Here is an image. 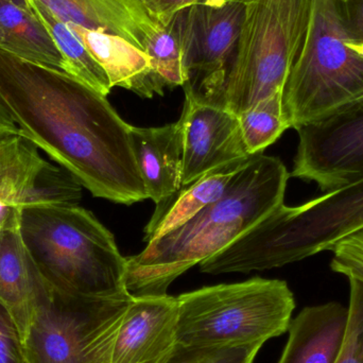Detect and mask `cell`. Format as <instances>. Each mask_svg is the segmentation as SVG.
<instances>
[{
  "mask_svg": "<svg viewBox=\"0 0 363 363\" xmlns=\"http://www.w3.org/2000/svg\"><path fill=\"white\" fill-rule=\"evenodd\" d=\"M33 14L42 21L65 60L67 74L91 89L108 96L113 89L106 70L94 59L78 36L63 21L36 0H28Z\"/></svg>",
  "mask_w": 363,
  "mask_h": 363,
  "instance_id": "44dd1931",
  "label": "cell"
},
{
  "mask_svg": "<svg viewBox=\"0 0 363 363\" xmlns=\"http://www.w3.org/2000/svg\"><path fill=\"white\" fill-rule=\"evenodd\" d=\"M179 345H264L288 332L296 300L286 281L254 277L177 296Z\"/></svg>",
  "mask_w": 363,
  "mask_h": 363,
  "instance_id": "5b68a950",
  "label": "cell"
},
{
  "mask_svg": "<svg viewBox=\"0 0 363 363\" xmlns=\"http://www.w3.org/2000/svg\"><path fill=\"white\" fill-rule=\"evenodd\" d=\"M178 298L133 296L119 328L111 363H166L178 345Z\"/></svg>",
  "mask_w": 363,
  "mask_h": 363,
  "instance_id": "4fadbf2b",
  "label": "cell"
},
{
  "mask_svg": "<svg viewBox=\"0 0 363 363\" xmlns=\"http://www.w3.org/2000/svg\"><path fill=\"white\" fill-rule=\"evenodd\" d=\"M262 345L186 347L177 345L166 363H253Z\"/></svg>",
  "mask_w": 363,
  "mask_h": 363,
  "instance_id": "cb8c5ba5",
  "label": "cell"
},
{
  "mask_svg": "<svg viewBox=\"0 0 363 363\" xmlns=\"http://www.w3.org/2000/svg\"><path fill=\"white\" fill-rule=\"evenodd\" d=\"M67 26L106 70L113 87L129 89L143 98L163 95L164 89L155 79L150 57L145 51L121 36Z\"/></svg>",
  "mask_w": 363,
  "mask_h": 363,
  "instance_id": "ac0fdd59",
  "label": "cell"
},
{
  "mask_svg": "<svg viewBox=\"0 0 363 363\" xmlns=\"http://www.w3.org/2000/svg\"><path fill=\"white\" fill-rule=\"evenodd\" d=\"M349 306L338 302L308 306L290 322L279 363H337L347 341Z\"/></svg>",
  "mask_w": 363,
  "mask_h": 363,
  "instance_id": "2e32d148",
  "label": "cell"
},
{
  "mask_svg": "<svg viewBox=\"0 0 363 363\" xmlns=\"http://www.w3.org/2000/svg\"><path fill=\"white\" fill-rule=\"evenodd\" d=\"M0 104L21 136L96 198L125 205L148 199L132 125L106 96L66 72L0 51Z\"/></svg>",
  "mask_w": 363,
  "mask_h": 363,
  "instance_id": "6da1fadb",
  "label": "cell"
},
{
  "mask_svg": "<svg viewBox=\"0 0 363 363\" xmlns=\"http://www.w3.org/2000/svg\"><path fill=\"white\" fill-rule=\"evenodd\" d=\"M201 0H138L157 28L163 27L172 17L183 9Z\"/></svg>",
  "mask_w": 363,
  "mask_h": 363,
  "instance_id": "83f0119b",
  "label": "cell"
},
{
  "mask_svg": "<svg viewBox=\"0 0 363 363\" xmlns=\"http://www.w3.org/2000/svg\"><path fill=\"white\" fill-rule=\"evenodd\" d=\"M49 289L23 242L21 228L0 230V305L14 320L23 341L36 307Z\"/></svg>",
  "mask_w": 363,
  "mask_h": 363,
  "instance_id": "9a60e30c",
  "label": "cell"
},
{
  "mask_svg": "<svg viewBox=\"0 0 363 363\" xmlns=\"http://www.w3.org/2000/svg\"><path fill=\"white\" fill-rule=\"evenodd\" d=\"M66 25L121 36L146 52L159 31L138 0H36Z\"/></svg>",
  "mask_w": 363,
  "mask_h": 363,
  "instance_id": "5bb4252c",
  "label": "cell"
},
{
  "mask_svg": "<svg viewBox=\"0 0 363 363\" xmlns=\"http://www.w3.org/2000/svg\"><path fill=\"white\" fill-rule=\"evenodd\" d=\"M0 363H29L25 343L10 313L0 305Z\"/></svg>",
  "mask_w": 363,
  "mask_h": 363,
  "instance_id": "484cf974",
  "label": "cell"
},
{
  "mask_svg": "<svg viewBox=\"0 0 363 363\" xmlns=\"http://www.w3.org/2000/svg\"><path fill=\"white\" fill-rule=\"evenodd\" d=\"M132 298H83L50 287L38 303L23 341L28 362L111 363Z\"/></svg>",
  "mask_w": 363,
  "mask_h": 363,
  "instance_id": "ba28073f",
  "label": "cell"
},
{
  "mask_svg": "<svg viewBox=\"0 0 363 363\" xmlns=\"http://www.w3.org/2000/svg\"><path fill=\"white\" fill-rule=\"evenodd\" d=\"M9 1L13 2V4H17L21 8L26 9V10L31 11L28 0H9Z\"/></svg>",
  "mask_w": 363,
  "mask_h": 363,
  "instance_id": "1f68e13d",
  "label": "cell"
},
{
  "mask_svg": "<svg viewBox=\"0 0 363 363\" xmlns=\"http://www.w3.org/2000/svg\"><path fill=\"white\" fill-rule=\"evenodd\" d=\"M131 146L147 196L159 205L182 187L180 123L157 128L132 125Z\"/></svg>",
  "mask_w": 363,
  "mask_h": 363,
  "instance_id": "e0dca14e",
  "label": "cell"
},
{
  "mask_svg": "<svg viewBox=\"0 0 363 363\" xmlns=\"http://www.w3.org/2000/svg\"><path fill=\"white\" fill-rule=\"evenodd\" d=\"M0 51L67 74L65 60L33 12L0 0Z\"/></svg>",
  "mask_w": 363,
  "mask_h": 363,
  "instance_id": "ffe728a7",
  "label": "cell"
},
{
  "mask_svg": "<svg viewBox=\"0 0 363 363\" xmlns=\"http://www.w3.org/2000/svg\"><path fill=\"white\" fill-rule=\"evenodd\" d=\"M311 6V0L245 4L240 35L225 72L204 93H194L238 116L283 91L304 40Z\"/></svg>",
  "mask_w": 363,
  "mask_h": 363,
  "instance_id": "277c9868",
  "label": "cell"
},
{
  "mask_svg": "<svg viewBox=\"0 0 363 363\" xmlns=\"http://www.w3.org/2000/svg\"><path fill=\"white\" fill-rule=\"evenodd\" d=\"M289 178L281 160L253 155L219 200L127 258L128 292L132 296L167 294L169 286L186 271L223 251L285 203Z\"/></svg>",
  "mask_w": 363,
  "mask_h": 363,
  "instance_id": "7a4b0ae2",
  "label": "cell"
},
{
  "mask_svg": "<svg viewBox=\"0 0 363 363\" xmlns=\"http://www.w3.org/2000/svg\"><path fill=\"white\" fill-rule=\"evenodd\" d=\"M243 142L250 155H260L290 129L283 108V91L238 115Z\"/></svg>",
  "mask_w": 363,
  "mask_h": 363,
  "instance_id": "603a6c76",
  "label": "cell"
},
{
  "mask_svg": "<svg viewBox=\"0 0 363 363\" xmlns=\"http://www.w3.org/2000/svg\"><path fill=\"white\" fill-rule=\"evenodd\" d=\"M189 84L204 93L222 78L236 49L245 4L200 1L180 10Z\"/></svg>",
  "mask_w": 363,
  "mask_h": 363,
  "instance_id": "8fae6325",
  "label": "cell"
},
{
  "mask_svg": "<svg viewBox=\"0 0 363 363\" xmlns=\"http://www.w3.org/2000/svg\"><path fill=\"white\" fill-rule=\"evenodd\" d=\"M363 228V178L323 192L298 206L285 203L235 243L245 270H270L332 252Z\"/></svg>",
  "mask_w": 363,
  "mask_h": 363,
  "instance_id": "52a82bcc",
  "label": "cell"
},
{
  "mask_svg": "<svg viewBox=\"0 0 363 363\" xmlns=\"http://www.w3.org/2000/svg\"><path fill=\"white\" fill-rule=\"evenodd\" d=\"M82 185L49 163L21 135L0 142V230L19 228L23 209L42 204H79Z\"/></svg>",
  "mask_w": 363,
  "mask_h": 363,
  "instance_id": "9c48e42d",
  "label": "cell"
},
{
  "mask_svg": "<svg viewBox=\"0 0 363 363\" xmlns=\"http://www.w3.org/2000/svg\"><path fill=\"white\" fill-rule=\"evenodd\" d=\"M363 101V57L350 48L333 0H311L302 47L283 91L289 128L301 129Z\"/></svg>",
  "mask_w": 363,
  "mask_h": 363,
  "instance_id": "8992f818",
  "label": "cell"
},
{
  "mask_svg": "<svg viewBox=\"0 0 363 363\" xmlns=\"http://www.w3.org/2000/svg\"><path fill=\"white\" fill-rule=\"evenodd\" d=\"M146 53L155 79L164 89L184 86L188 82L180 11L149 40Z\"/></svg>",
  "mask_w": 363,
  "mask_h": 363,
  "instance_id": "7402d4cb",
  "label": "cell"
},
{
  "mask_svg": "<svg viewBox=\"0 0 363 363\" xmlns=\"http://www.w3.org/2000/svg\"><path fill=\"white\" fill-rule=\"evenodd\" d=\"M296 131L300 140L290 177L313 182L322 192L363 178V101Z\"/></svg>",
  "mask_w": 363,
  "mask_h": 363,
  "instance_id": "30bf717a",
  "label": "cell"
},
{
  "mask_svg": "<svg viewBox=\"0 0 363 363\" xmlns=\"http://www.w3.org/2000/svg\"><path fill=\"white\" fill-rule=\"evenodd\" d=\"M347 43L363 45V0H333Z\"/></svg>",
  "mask_w": 363,
  "mask_h": 363,
  "instance_id": "4316f807",
  "label": "cell"
},
{
  "mask_svg": "<svg viewBox=\"0 0 363 363\" xmlns=\"http://www.w3.org/2000/svg\"><path fill=\"white\" fill-rule=\"evenodd\" d=\"M350 321L345 349L337 363H363V281L349 279Z\"/></svg>",
  "mask_w": 363,
  "mask_h": 363,
  "instance_id": "d4e9b609",
  "label": "cell"
},
{
  "mask_svg": "<svg viewBox=\"0 0 363 363\" xmlns=\"http://www.w3.org/2000/svg\"><path fill=\"white\" fill-rule=\"evenodd\" d=\"M21 237L45 281L55 291L94 298H129L127 258L114 236L79 204L23 209Z\"/></svg>",
  "mask_w": 363,
  "mask_h": 363,
  "instance_id": "3957f363",
  "label": "cell"
},
{
  "mask_svg": "<svg viewBox=\"0 0 363 363\" xmlns=\"http://www.w3.org/2000/svg\"><path fill=\"white\" fill-rule=\"evenodd\" d=\"M185 104L180 123L183 160L182 186L211 170L253 157L243 142L237 115L199 97L184 85Z\"/></svg>",
  "mask_w": 363,
  "mask_h": 363,
  "instance_id": "7c38bea8",
  "label": "cell"
},
{
  "mask_svg": "<svg viewBox=\"0 0 363 363\" xmlns=\"http://www.w3.org/2000/svg\"><path fill=\"white\" fill-rule=\"evenodd\" d=\"M201 1L213 2V4H223V2H239V4H247L254 0H201Z\"/></svg>",
  "mask_w": 363,
  "mask_h": 363,
  "instance_id": "4dcf8cb0",
  "label": "cell"
},
{
  "mask_svg": "<svg viewBox=\"0 0 363 363\" xmlns=\"http://www.w3.org/2000/svg\"><path fill=\"white\" fill-rule=\"evenodd\" d=\"M332 252L335 259L363 266V228L345 237Z\"/></svg>",
  "mask_w": 363,
  "mask_h": 363,
  "instance_id": "f1b7e54d",
  "label": "cell"
},
{
  "mask_svg": "<svg viewBox=\"0 0 363 363\" xmlns=\"http://www.w3.org/2000/svg\"><path fill=\"white\" fill-rule=\"evenodd\" d=\"M330 268L334 272L345 275L347 279H356L363 281V266H360V264L341 262V260L333 258Z\"/></svg>",
  "mask_w": 363,
  "mask_h": 363,
  "instance_id": "f546056e",
  "label": "cell"
},
{
  "mask_svg": "<svg viewBox=\"0 0 363 363\" xmlns=\"http://www.w3.org/2000/svg\"><path fill=\"white\" fill-rule=\"evenodd\" d=\"M249 159L239 160L207 172L157 205L155 213L144 230L146 242L161 238L189 221L207 205L219 200L228 183Z\"/></svg>",
  "mask_w": 363,
  "mask_h": 363,
  "instance_id": "d6986e66",
  "label": "cell"
}]
</instances>
